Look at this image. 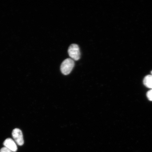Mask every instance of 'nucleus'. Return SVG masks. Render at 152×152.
Instances as JSON below:
<instances>
[{
    "label": "nucleus",
    "mask_w": 152,
    "mask_h": 152,
    "mask_svg": "<svg viewBox=\"0 0 152 152\" xmlns=\"http://www.w3.org/2000/svg\"><path fill=\"white\" fill-rule=\"evenodd\" d=\"M68 53L69 56L73 60L77 61L80 58V50L77 45L73 44L70 45L68 49Z\"/></svg>",
    "instance_id": "nucleus-2"
},
{
    "label": "nucleus",
    "mask_w": 152,
    "mask_h": 152,
    "mask_svg": "<svg viewBox=\"0 0 152 152\" xmlns=\"http://www.w3.org/2000/svg\"><path fill=\"white\" fill-rule=\"evenodd\" d=\"M143 83L146 87L152 89V75L146 76L144 79Z\"/></svg>",
    "instance_id": "nucleus-5"
},
{
    "label": "nucleus",
    "mask_w": 152,
    "mask_h": 152,
    "mask_svg": "<svg viewBox=\"0 0 152 152\" xmlns=\"http://www.w3.org/2000/svg\"><path fill=\"white\" fill-rule=\"evenodd\" d=\"M3 144L5 147L12 152H15L18 150V147L16 142L10 138L7 139L4 142Z\"/></svg>",
    "instance_id": "nucleus-4"
},
{
    "label": "nucleus",
    "mask_w": 152,
    "mask_h": 152,
    "mask_svg": "<svg viewBox=\"0 0 152 152\" xmlns=\"http://www.w3.org/2000/svg\"><path fill=\"white\" fill-rule=\"evenodd\" d=\"M12 136L15 141L19 145H23L24 141L23 135L21 130L20 129L16 128L13 130Z\"/></svg>",
    "instance_id": "nucleus-3"
},
{
    "label": "nucleus",
    "mask_w": 152,
    "mask_h": 152,
    "mask_svg": "<svg viewBox=\"0 0 152 152\" xmlns=\"http://www.w3.org/2000/svg\"></svg>",
    "instance_id": "nucleus-8"
},
{
    "label": "nucleus",
    "mask_w": 152,
    "mask_h": 152,
    "mask_svg": "<svg viewBox=\"0 0 152 152\" xmlns=\"http://www.w3.org/2000/svg\"><path fill=\"white\" fill-rule=\"evenodd\" d=\"M74 61L71 58H67L62 62L61 66V71L64 75H67L71 73L75 66Z\"/></svg>",
    "instance_id": "nucleus-1"
},
{
    "label": "nucleus",
    "mask_w": 152,
    "mask_h": 152,
    "mask_svg": "<svg viewBox=\"0 0 152 152\" xmlns=\"http://www.w3.org/2000/svg\"><path fill=\"white\" fill-rule=\"evenodd\" d=\"M0 152H12L8 149L5 147L2 148L0 150Z\"/></svg>",
    "instance_id": "nucleus-7"
},
{
    "label": "nucleus",
    "mask_w": 152,
    "mask_h": 152,
    "mask_svg": "<svg viewBox=\"0 0 152 152\" xmlns=\"http://www.w3.org/2000/svg\"><path fill=\"white\" fill-rule=\"evenodd\" d=\"M147 96L148 99L152 101V89L147 92Z\"/></svg>",
    "instance_id": "nucleus-6"
}]
</instances>
